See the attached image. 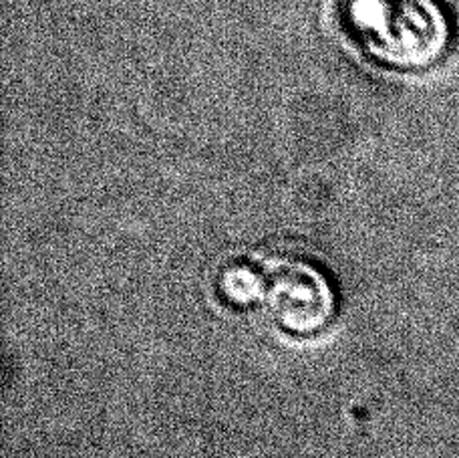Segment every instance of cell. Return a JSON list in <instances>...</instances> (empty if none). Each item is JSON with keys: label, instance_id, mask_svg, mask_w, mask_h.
Masks as SVG:
<instances>
[{"label": "cell", "instance_id": "6da1fadb", "mask_svg": "<svg viewBox=\"0 0 459 458\" xmlns=\"http://www.w3.org/2000/svg\"><path fill=\"white\" fill-rule=\"evenodd\" d=\"M216 291L228 307L256 309L292 338L325 331L339 311V289L329 269L292 244L226 260L216 275Z\"/></svg>", "mask_w": 459, "mask_h": 458}, {"label": "cell", "instance_id": "7a4b0ae2", "mask_svg": "<svg viewBox=\"0 0 459 458\" xmlns=\"http://www.w3.org/2000/svg\"><path fill=\"white\" fill-rule=\"evenodd\" d=\"M334 14L351 45L385 71H425L454 45L449 0H337Z\"/></svg>", "mask_w": 459, "mask_h": 458}]
</instances>
